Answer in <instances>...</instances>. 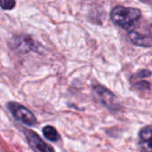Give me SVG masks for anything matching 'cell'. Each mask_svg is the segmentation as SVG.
I'll return each instance as SVG.
<instances>
[{
  "mask_svg": "<svg viewBox=\"0 0 152 152\" xmlns=\"http://www.w3.org/2000/svg\"><path fill=\"white\" fill-rule=\"evenodd\" d=\"M94 94L99 98V100L109 109H117V99L112 92L108 90L105 86L101 85H96L94 86Z\"/></svg>",
  "mask_w": 152,
  "mask_h": 152,
  "instance_id": "277c9868",
  "label": "cell"
},
{
  "mask_svg": "<svg viewBox=\"0 0 152 152\" xmlns=\"http://www.w3.org/2000/svg\"><path fill=\"white\" fill-rule=\"evenodd\" d=\"M110 17L116 25L125 29H130L141 19L142 12L137 8L119 5L111 11Z\"/></svg>",
  "mask_w": 152,
  "mask_h": 152,
  "instance_id": "6da1fadb",
  "label": "cell"
},
{
  "mask_svg": "<svg viewBox=\"0 0 152 152\" xmlns=\"http://www.w3.org/2000/svg\"><path fill=\"white\" fill-rule=\"evenodd\" d=\"M12 47L19 53H28L34 48V41L30 37L19 36L12 39Z\"/></svg>",
  "mask_w": 152,
  "mask_h": 152,
  "instance_id": "5b68a950",
  "label": "cell"
},
{
  "mask_svg": "<svg viewBox=\"0 0 152 152\" xmlns=\"http://www.w3.org/2000/svg\"><path fill=\"white\" fill-rule=\"evenodd\" d=\"M151 72L150 70H148V69H142V70L138 71L134 77L136 78H145V77H151Z\"/></svg>",
  "mask_w": 152,
  "mask_h": 152,
  "instance_id": "30bf717a",
  "label": "cell"
},
{
  "mask_svg": "<svg viewBox=\"0 0 152 152\" xmlns=\"http://www.w3.org/2000/svg\"><path fill=\"white\" fill-rule=\"evenodd\" d=\"M8 108L14 118L21 123L27 126H34L36 124L37 120L35 118V116L24 106L16 102H10L8 104Z\"/></svg>",
  "mask_w": 152,
  "mask_h": 152,
  "instance_id": "7a4b0ae2",
  "label": "cell"
},
{
  "mask_svg": "<svg viewBox=\"0 0 152 152\" xmlns=\"http://www.w3.org/2000/svg\"><path fill=\"white\" fill-rule=\"evenodd\" d=\"M26 136L28 139V142L30 145V147L36 151L40 152H48V151H53L54 150L50 147L49 145H47L37 134H35L32 131H28L26 133Z\"/></svg>",
  "mask_w": 152,
  "mask_h": 152,
  "instance_id": "8992f818",
  "label": "cell"
},
{
  "mask_svg": "<svg viewBox=\"0 0 152 152\" xmlns=\"http://www.w3.org/2000/svg\"><path fill=\"white\" fill-rule=\"evenodd\" d=\"M145 31V30H144ZM134 29L129 33L130 40L133 44L142 46V47H151L152 46V25L147 28L146 32Z\"/></svg>",
  "mask_w": 152,
  "mask_h": 152,
  "instance_id": "3957f363",
  "label": "cell"
},
{
  "mask_svg": "<svg viewBox=\"0 0 152 152\" xmlns=\"http://www.w3.org/2000/svg\"><path fill=\"white\" fill-rule=\"evenodd\" d=\"M140 145L144 151H152V126L143 127L140 133Z\"/></svg>",
  "mask_w": 152,
  "mask_h": 152,
  "instance_id": "52a82bcc",
  "label": "cell"
},
{
  "mask_svg": "<svg viewBox=\"0 0 152 152\" xmlns=\"http://www.w3.org/2000/svg\"><path fill=\"white\" fill-rule=\"evenodd\" d=\"M43 134H44V136L51 142H57L60 139V134H58L56 129L50 126L44 127Z\"/></svg>",
  "mask_w": 152,
  "mask_h": 152,
  "instance_id": "ba28073f",
  "label": "cell"
},
{
  "mask_svg": "<svg viewBox=\"0 0 152 152\" xmlns=\"http://www.w3.org/2000/svg\"><path fill=\"white\" fill-rule=\"evenodd\" d=\"M135 87H137L138 89H142V90L150 89L151 84L149 82H146V81H141V82H139V83H137L135 85Z\"/></svg>",
  "mask_w": 152,
  "mask_h": 152,
  "instance_id": "8fae6325",
  "label": "cell"
},
{
  "mask_svg": "<svg viewBox=\"0 0 152 152\" xmlns=\"http://www.w3.org/2000/svg\"><path fill=\"white\" fill-rule=\"evenodd\" d=\"M0 6L4 10H12L15 6V0H0Z\"/></svg>",
  "mask_w": 152,
  "mask_h": 152,
  "instance_id": "9c48e42d",
  "label": "cell"
}]
</instances>
